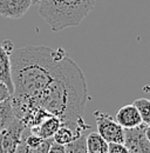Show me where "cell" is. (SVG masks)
Listing matches in <instances>:
<instances>
[{
	"mask_svg": "<svg viewBox=\"0 0 150 153\" xmlns=\"http://www.w3.org/2000/svg\"><path fill=\"white\" fill-rule=\"evenodd\" d=\"M61 126V121L59 118H56L55 115H48L39 126L35 127H28L31 130V132L37 134L39 137L43 138V139H52L53 135L56 133V131L60 128Z\"/></svg>",
	"mask_w": 150,
	"mask_h": 153,
	"instance_id": "cell-10",
	"label": "cell"
},
{
	"mask_svg": "<svg viewBox=\"0 0 150 153\" xmlns=\"http://www.w3.org/2000/svg\"><path fill=\"white\" fill-rule=\"evenodd\" d=\"M52 143H53V138L52 139H45L42 141V144H40L39 146L32 147V146H28L24 141L20 140L15 153H48L49 146Z\"/></svg>",
	"mask_w": 150,
	"mask_h": 153,
	"instance_id": "cell-14",
	"label": "cell"
},
{
	"mask_svg": "<svg viewBox=\"0 0 150 153\" xmlns=\"http://www.w3.org/2000/svg\"><path fill=\"white\" fill-rule=\"evenodd\" d=\"M11 93L8 91V88L6 87V85H4L1 81H0V102L7 100L8 98H11Z\"/></svg>",
	"mask_w": 150,
	"mask_h": 153,
	"instance_id": "cell-18",
	"label": "cell"
},
{
	"mask_svg": "<svg viewBox=\"0 0 150 153\" xmlns=\"http://www.w3.org/2000/svg\"><path fill=\"white\" fill-rule=\"evenodd\" d=\"M96 0H40L39 14L53 32L81 24L95 7Z\"/></svg>",
	"mask_w": 150,
	"mask_h": 153,
	"instance_id": "cell-3",
	"label": "cell"
},
{
	"mask_svg": "<svg viewBox=\"0 0 150 153\" xmlns=\"http://www.w3.org/2000/svg\"><path fill=\"white\" fill-rule=\"evenodd\" d=\"M116 123L124 130H130V128H136L142 125V119L138 113L137 108L132 105L128 104L122 106L115 115Z\"/></svg>",
	"mask_w": 150,
	"mask_h": 153,
	"instance_id": "cell-8",
	"label": "cell"
},
{
	"mask_svg": "<svg viewBox=\"0 0 150 153\" xmlns=\"http://www.w3.org/2000/svg\"><path fill=\"white\" fill-rule=\"evenodd\" d=\"M67 52L59 47L25 46L11 54L13 104L38 105V99L52 80L57 60Z\"/></svg>",
	"mask_w": 150,
	"mask_h": 153,
	"instance_id": "cell-2",
	"label": "cell"
},
{
	"mask_svg": "<svg viewBox=\"0 0 150 153\" xmlns=\"http://www.w3.org/2000/svg\"><path fill=\"white\" fill-rule=\"evenodd\" d=\"M138 113L141 115V119H142V124L144 125H150V100L147 98H141V99H137L134 101L132 104Z\"/></svg>",
	"mask_w": 150,
	"mask_h": 153,
	"instance_id": "cell-15",
	"label": "cell"
},
{
	"mask_svg": "<svg viewBox=\"0 0 150 153\" xmlns=\"http://www.w3.org/2000/svg\"><path fill=\"white\" fill-rule=\"evenodd\" d=\"M144 134H146V138L148 139V141L150 143V125L146 126V131H144Z\"/></svg>",
	"mask_w": 150,
	"mask_h": 153,
	"instance_id": "cell-20",
	"label": "cell"
},
{
	"mask_svg": "<svg viewBox=\"0 0 150 153\" xmlns=\"http://www.w3.org/2000/svg\"><path fill=\"white\" fill-rule=\"evenodd\" d=\"M11 54L0 44V81L6 85L10 93L13 94L14 87L12 82V70H11Z\"/></svg>",
	"mask_w": 150,
	"mask_h": 153,
	"instance_id": "cell-9",
	"label": "cell"
},
{
	"mask_svg": "<svg viewBox=\"0 0 150 153\" xmlns=\"http://www.w3.org/2000/svg\"><path fill=\"white\" fill-rule=\"evenodd\" d=\"M86 143L88 153H108L109 144L97 132H90L88 134L86 137Z\"/></svg>",
	"mask_w": 150,
	"mask_h": 153,
	"instance_id": "cell-11",
	"label": "cell"
},
{
	"mask_svg": "<svg viewBox=\"0 0 150 153\" xmlns=\"http://www.w3.org/2000/svg\"><path fill=\"white\" fill-rule=\"evenodd\" d=\"M108 153H129L124 144H109Z\"/></svg>",
	"mask_w": 150,
	"mask_h": 153,
	"instance_id": "cell-17",
	"label": "cell"
},
{
	"mask_svg": "<svg viewBox=\"0 0 150 153\" xmlns=\"http://www.w3.org/2000/svg\"><path fill=\"white\" fill-rule=\"evenodd\" d=\"M15 119L14 111H13V105L11 98L7 100L0 102V132L7 128L12 121Z\"/></svg>",
	"mask_w": 150,
	"mask_h": 153,
	"instance_id": "cell-12",
	"label": "cell"
},
{
	"mask_svg": "<svg viewBox=\"0 0 150 153\" xmlns=\"http://www.w3.org/2000/svg\"><path fill=\"white\" fill-rule=\"evenodd\" d=\"M86 137L85 134L77 137L72 143L67 144L65 146L66 153H88L87 152V143H86Z\"/></svg>",
	"mask_w": 150,
	"mask_h": 153,
	"instance_id": "cell-16",
	"label": "cell"
},
{
	"mask_svg": "<svg viewBox=\"0 0 150 153\" xmlns=\"http://www.w3.org/2000/svg\"><path fill=\"white\" fill-rule=\"evenodd\" d=\"M26 126L19 120L14 119L12 124L0 132V153H15L21 140V135Z\"/></svg>",
	"mask_w": 150,
	"mask_h": 153,
	"instance_id": "cell-5",
	"label": "cell"
},
{
	"mask_svg": "<svg viewBox=\"0 0 150 153\" xmlns=\"http://www.w3.org/2000/svg\"><path fill=\"white\" fill-rule=\"evenodd\" d=\"M88 90L82 70L67 53L57 60L52 80L38 99V105L60 119L77 135L89 130L83 120Z\"/></svg>",
	"mask_w": 150,
	"mask_h": 153,
	"instance_id": "cell-1",
	"label": "cell"
},
{
	"mask_svg": "<svg viewBox=\"0 0 150 153\" xmlns=\"http://www.w3.org/2000/svg\"><path fill=\"white\" fill-rule=\"evenodd\" d=\"M81 135H82V134H81ZM77 137H80V135H77L71 127L61 125L60 128L56 131V133L53 135V141H54L55 144L66 146L67 144H69V143H72L73 140H75Z\"/></svg>",
	"mask_w": 150,
	"mask_h": 153,
	"instance_id": "cell-13",
	"label": "cell"
},
{
	"mask_svg": "<svg viewBox=\"0 0 150 153\" xmlns=\"http://www.w3.org/2000/svg\"><path fill=\"white\" fill-rule=\"evenodd\" d=\"M32 5V0H0V16L8 19H20Z\"/></svg>",
	"mask_w": 150,
	"mask_h": 153,
	"instance_id": "cell-7",
	"label": "cell"
},
{
	"mask_svg": "<svg viewBox=\"0 0 150 153\" xmlns=\"http://www.w3.org/2000/svg\"><path fill=\"white\" fill-rule=\"evenodd\" d=\"M48 153H66V150H65V146L55 144V143L53 141V143L51 144V146H49Z\"/></svg>",
	"mask_w": 150,
	"mask_h": 153,
	"instance_id": "cell-19",
	"label": "cell"
},
{
	"mask_svg": "<svg viewBox=\"0 0 150 153\" xmlns=\"http://www.w3.org/2000/svg\"><path fill=\"white\" fill-rule=\"evenodd\" d=\"M94 118L97 125V133L108 144H123L124 143V128H122L115 119L108 113L95 111Z\"/></svg>",
	"mask_w": 150,
	"mask_h": 153,
	"instance_id": "cell-4",
	"label": "cell"
},
{
	"mask_svg": "<svg viewBox=\"0 0 150 153\" xmlns=\"http://www.w3.org/2000/svg\"><path fill=\"white\" fill-rule=\"evenodd\" d=\"M40 2V0H32V4L33 5H35V4H39Z\"/></svg>",
	"mask_w": 150,
	"mask_h": 153,
	"instance_id": "cell-21",
	"label": "cell"
},
{
	"mask_svg": "<svg viewBox=\"0 0 150 153\" xmlns=\"http://www.w3.org/2000/svg\"><path fill=\"white\" fill-rule=\"evenodd\" d=\"M146 126L142 124L136 128L124 130V145L129 153H150V143L146 138Z\"/></svg>",
	"mask_w": 150,
	"mask_h": 153,
	"instance_id": "cell-6",
	"label": "cell"
}]
</instances>
